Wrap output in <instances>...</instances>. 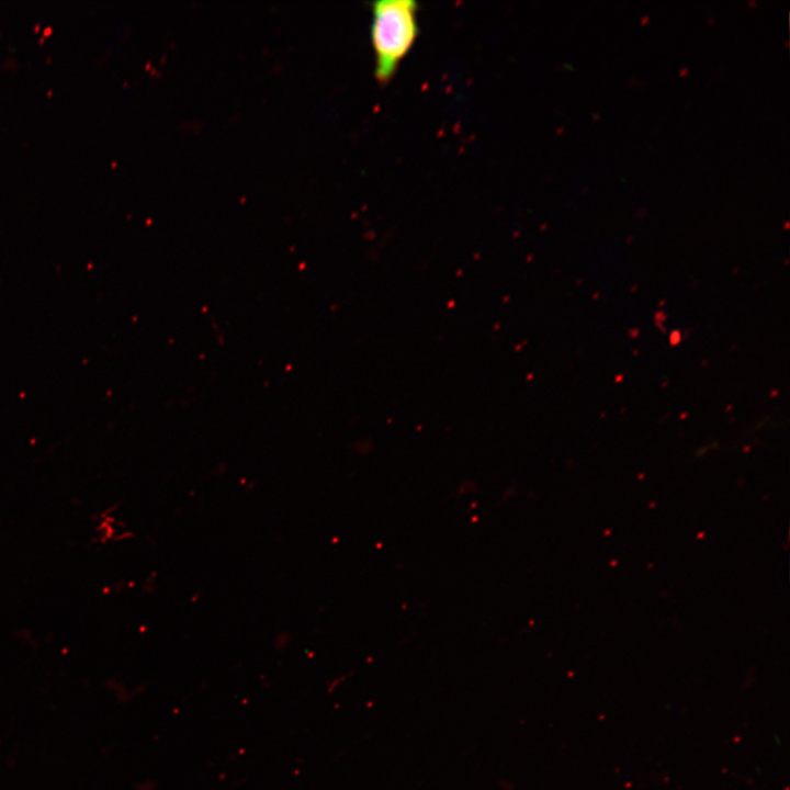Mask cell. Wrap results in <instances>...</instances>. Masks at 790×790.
<instances>
[{
    "mask_svg": "<svg viewBox=\"0 0 790 790\" xmlns=\"http://www.w3.org/2000/svg\"><path fill=\"white\" fill-rule=\"evenodd\" d=\"M418 4L414 0H382L371 4L370 40L374 76L386 84L411 50L419 34Z\"/></svg>",
    "mask_w": 790,
    "mask_h": 790,
    "instance_id": "obj_1",
    "label": "cell"
}]
</instances>
